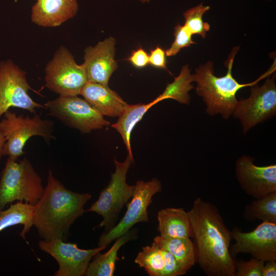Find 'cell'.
<instances>
[{"label": "cell", "mask_w": 276, "mask_h": 276, "mask_svg": "<svg viewBox=\"0 0 276 276\" xmlns=\"http://www.w3.org/2000/svg\"><path fill=\"white\" fill-rule=\"evenodd\" d=\"M254 158L243 155L237 159L236 176L241 189L255 199L276 192V165L258 166Z\"/></svg>", "instance_id": "cell-14"}, {"label": "cell", "mask_w": 276, "mask_h": 276, "mask_svg": "<svg viewBox=\"0 0 276 276\" xmlns=\"http://www.w3.org/2000/svg\"><path fill=\"white\" fill-rule=\"evenodd\" d=\"M45 73V86L59 96H78L88 81L84 64H78L64 47L55 52Z\"/></svg>", "instance_id": "cell-7"}, {"label": "cell", "mask_w": 276, "mask_h": 276, "mask_svg": "<svg viewBox=\"0 0 276 276\" xmlns=\"http://www.w3.org/2000/svg\"><path fill=\"white\" fill-rule=\"evenodd\" d=\"M127 60L136 68H144L149 64V55L142 48H139L132 52Z\"/></svg>", "instance_id": "cell-31"}, {"label": "cell", "mask_w": 276, "mask_h": 276, "mask_svg": "<svg viewBox=\"0 0 276 276\" xmlns=\"http://www.w3.org/2000/svg\"><path fill=\"white\" fill-rule=\"evenodd\" d=\"M137 235L136 228L129 231L116 239L114 244L105 253H98L96 258L89 263L85 274L87 276H112L114 274L116 262L118 259V252L126 243L135 239Z\"/></svg>", "instance_id": "cell-19"}, {"label": "cell", "mask_w": 276, "mask_h": 276, "mask_svg": "<svg viewBox=\"0 0 276 276\" xmlns=\"http://www.w3.org/2000/svg\"><path fill=\"white\" fill-rule=\"evenodd\" d=\"M150 276H162L165 259L162 248L153 243L142 247L134 260Z\"/></svg>", "instance_id": "cell-25"}, {"label": "cell", "mask_w": 276, "mask_h": 276, "mask_svg": "<svg viewBox=\"0 0 276 276\" xmlns=\"http://www.w3.org/2000/svg\"><path fill=\"white\" fill-rule=\"evenodd\" d=\"M44 191L41 179L29 160L8 158L0 178V211L9 203L23 201L35 205Z\"/></svg>", "instance_id": "cell-4"}, {"label": "cell", "mask_w": 276, "mask_h": 276, "mask_svg": "<svg viewBox=\"0 0 276 276\" xmlns=\"http://www.w3.org/2000/svg\"><path fill=\"white\" fill-rule=\"evenodd\" d=\"M78 10L77 0H37L32 8L31 21L43 27L60 26Z\"/></svg>", "instance_id": "cell-16"}, {"label": "cell", "mask_w": 276, "mask_h": 276, "mask_svg": "<svg viewBox=\"0 0 276 276\" xmlns=\"http://www.w3.org/2000/svg\"><path fill=\"white\" fill-rule=\"evenodd\" d=\"M152 243L169 251L186 272L197 262L195 246L189 238H166L157 236Z\"/></svg>", "instance_id": "cell-20"}, {"label": "cell", "mask_w": 276, "mask_h": 276, "mask_svg": "<svg viewBox=\"0 0 276 276\" xmlns=\"http://www.w3.org/2000/svg\"><path fill=\"white\" fill-rule=\"evenodd\" d=\"M157 103L155 99L148 104H128L117 122L111 125L121 135L128 151V156L132 159L133 157L130 143L131 132L148 109Z\"/></svg>", "instance_id": "cell-21"}, {"label": "cell", "mask_w": 276, "mask_h": 276, "mask_svg": "<svg viewBox=\"0 0 276 276\" xmlns=\"http://www.w3.org/2000/svg\"><path fill=\"white\" fill-rule=\"evenodd\" d=\"M115 171L111 174L108 185L100 192L98 199L85 212H95L101 215L103 219L99 226H104L105 233L111 229L124 205L131 198L135 185L126 182L127 172L134 163L128 155L123 162L114 159Z\"/></svg>", "instance_id": "cell-5"}, {"label": "cell", "mask_w": 276, "mask_h": 276, "mask_svg": "<svg viewBox=\"0 0 276 276\" xmlns=\"http://www.w3.org/2000/svg\"><path fill=\"white\" fill-rule=\"evenodd\" d=\"M210 7L204 6L203 3L188 9L183 13L185 19V26L192 35L198 34L204 39L206 34L210 30V25L202 20V16Z\"/></svg>", "instance_id": "cell-26"}, {"label": "cell", "mask_w": 276, "mask_h": 276, "mask_svg": "<svg viewBox=\"0 0 276 276\" xmlns=\"http://www.w3.org/2000/svg\"><path fill=\"white\" fill-rule=\"evenodd\" d=\"M193 232L197 262L208 276H236L229 252L232 236L217 208L197 197L188 212Z\"/></svg>", "instance_id": "cell-1"}, {"label": "cell", "mask_w": 276, "mask_h": 276, "mask_svg": "<svg viewBox=\"0 0 276 276\" xmlns=\"http://www.w3.org/2000/svg\"><path fill=\"white\" fill-rule=\"evenodd\" d=\"M188 64L183 66L179 75L175 77L174 81L167 84L164 92L155 99L158 102L167 99H172L178 102L188 105L190 97L188 92L194 87L192 75Z\"/></svg>", "instance_id": "cell-23"}, {"label": "cell", "mask_w": 276, "mask_h": 276, "mask_svg": "<svg viewBox=\"0 0 276 276\" xmlns=\"http://www.w3.org/2000/svg\"><path fill=\"white\" fill-rule=\"evenodd\" d=\"M35 205L22 201H17L6 210L0 211V232L13 225H23L20 237L26 239L25 235L34 223Z\"/></svg>", "instance_id": "cell-22"}, {"label": "cell", "mask_w": 276, "mask_h": 276, "mask_svg": "<svg viewBox=\"0 0 276 276\" xmlns=\"http://www.w3.org/2000/svg\"><path fill=\"white\" fill-rule=\"evenodd\" d=\"M243 215L249 221L276 223V192L252 200L245 206Z\"/></svg>", "instance_id": "cell-24"}, {"label": "cell", "mask_w": 276, "mask_h": 276, "mask_svg": "<svg viewBox=\"0 0 276 276\" xmlns=\"http://www.w3.org/2000/svg\"><path fill=\"white\" fill-rule=\"evenodd\" d=\"M80 95L103 116L119 117L128 104L108 85L87 81Z\"/></svg>", "instance_id": "cell-17"}, {"label": "cell", "mask_w": 276, "mask_h": 276, "mask_svg": "<svg viewBox=\"0 0 276 276\" xmlns=\"http://www.w3.org/2000/svg\"><path fill=\"white\" fill-rule=\"evenodd\" d=\"M39 248L52 256L57 262L58 270L55 276H82L86 274L93 257L104 249L105 246L83 249L76 243L65 242L60 239L41 240Z\"/></svg>", "instance_id": "cell-12"}, {"label": "cell", "mask_w": 276, "mask_h": 276, "mask_svg": "<svg viewBox=\"0 0 276 276\" xmlns=\"http://www.w3.org/2000/svg\"><path fill=\"white\" fill-rule=\"evenodd\" d=\"M157 230L166 238H193L189 215L183 208H165L157 213Z\"/></svg>", "instance_id": "cell-18"}, {"label": "cell", "mask_w": 276, "mask_h": 276, "mask_svg": "<svg viewBox=\"0 0 276 276\" xmlns=\"http://www.w3.org/2000/svg\"><path fill=\"white\" fill-rule=\"evenodd\" d=\"M6 139L5 138V136L3 133L0 131V159H1L2 157L3 156V149L4 145L5 143Z\"/></svg>", "instance_id": "cell-33"}, {"label": "cell", "mask_w": 276, "mask_h": 276, "mask_svg": "<svg viewBox=\"0 0 276 276\" xmlns=\"http://www.w3.org/2000/svg\"><path fill=\"white\" fill-rule=\"evenodd\" d=\"M115 39L109 37L85 49L83 64L88 81L108 85L118 66L115 60Z\"/></svg>", "instance_id": "cell-15"}, {"label": "cell", "mask_w": 276, "mask_h": 276, "mask_svg": "<svg viewBox=\"0 0 276 276\" xmlns=\"http://www.w3.org/2000/svg\"><path fill=\"white\" fill-rule=\"evenodd\" d=\"M0 122V131L6 139L3 155L17 160L25 152L24 147L27 141L33 136H40L46 141L54 139L52 135L53 123L42 120L40 116L35 114L30 118L27 116H17L9 110L4 114Z\"/></svg>", "instance_id": "cell-6"}, {"label": "cell", "mask_w": 276, "mask_h": 276, "mask_svg": "<svg viewBox=\"0 0 276 276\" xmlns=\"http://www.w3.org/2000/svg\"><path fill=\"white\" fill-rule=\"evenodd\" d=\"M91 197L88 193L67 189L49 171L47 185L34 209L33 225L40 236L45 240L66 241L70 227L85 213L84 206Z\"/></svg>", "instance_id": "cell-2"}, {"label": "cell", "mask_w": 276, "mask_h": 276, "mask_svg": "<svg viewBox=\"0 0 276 276\" xmlns=\"http://www.w3.org/2000/svg\"><path fill=\"white\" fill-rule=\"evenodd\" d=\"M264 263L254 257L248 261L235 260L236 276H262Z\"/></svg>", "instance_id": "cell-28"}, {"label": "cell", "mask_w": 276, "mask_h": 276, "mask_svg": "<svg viewBox=\"0 0 276 276\" xmlns=\"http://www.w3.org/2000/svg\"><path fill=\"white\" fill-rule=\"evenodd\" d=\"M276 275V261H268L265 262L262 271V276Z\"/></svg>", "instance_id": "cell-32"}, {"label": "cell", "mask_w": 276, "mask_h": 276, "mask_svg": "<svg viewBox=\"0 0 276 276\" xmlns=\"http://www.w3.org/2000/svg\"><path fill=\"white\" fill-rule=\"evenodd\" d=\"M141 2H142L143 3H149L150 2V0H139Z\"/></svg>", "instance_id": "cell-34"}, {"label": "cell", "mask_w": 276, "mask_h": 276, "mask_svg": "<svg viewBox=\"0 0 276 276\" xmlns=\"http://www.w3.org/2000/svg\"><path fill=\"white\" fill-rule=\"evenodd\" d=\"M275 74L268 76L264 84L251 86L250 96L238 101L232 115L238 119L245 134L259 123L274 117L276 113Z\"/></svg>", "instance_id": "cell-9"}, {"label": "cell", "mask_w": 276, "mask_h": 276, "mask_svg": "<svg viewBox=\"0 0 276 276\" xmlns=\"http://www.w3.org/2000/svg\"><path fill=\"white\" fill-rule=\"evenodd\" d=\"M166 56L165 51L157 46L150 52L149 55V64L155 68L167 70Z\"/></svg>", "instance_id": "cell-30"}, {"label": "cell", "mask_w": 276, "mask_h": 276, "mask_svg": "<svg viewBox=\"0 0 276 276\" xmlns=\"http://www.w3.org/2000/svg\"><path fill=\"white\" fill-rule=\"evenodd\" d=\"M43 106L49 115L84 133L110 124L101 113L86 100L77 96H59Z\"/></svg>", "instance_id": "cell-8"}, {"label": "cell", "mask_w": 276, "mask_h": 276, "mask_svg": "<svg viewBox=\"0 0 276 276\" xmlns=\"http://www.w3.org/2000/svg\"><path fill=\"white\" fill-rule=\"evenodd\" d=\"M192 35L185 25L178 24L174 28V41L170 47L165 51L166 56L168 57L174 56L181 49L196 43L192 39Z\"/></svg>", "instance_id": "cell-27"}, {"label": "cell", "mask_w": 276, "mask_h": 276, "mask_svg": "<svg viewBox=\"0 0 276 276\" xmlns=\"http://www.w3.org/2000/svg\"><path fill=\"white\" fill-rule=\"evenodd\" d=\"M239 49V47H234L225 62L227 67L226 75L221 77L215 76L213 63L210 61L196 68L195 73L192 75L193 82L197 84L196 93L202 97L206 106V112L209 115L220 114L224 119H228L232 115L238 101L236 97L237 91L244 87L257 84L261 79L274 72L275 68L273 67L254 82L246 84L238 83L232 75V67Z\"/></svg>", "instance_id": "cell-3"}, {"label": "cell", "mask_w": 276, "mask_h": 276, "mask_svg": "<svg viewBox=\"0 0 276 276\" xmlns=\"http://www.w3.org/2000/svg\"><path fill=\"white\" fill-rule=\"evenodd\" d=\"M162 191L160 181L155 178L146 182L136 181L131 199L127 205V211L117 225L100 237L98 246L107 247L111 242L123 235L136 223L148 222L147 209L152 202V197Z\"/></svg>", "instance_id": "cell-10"}, {"label": "cell", "mask_w": 276, "mask_h": 276, "mask_svg": "<svg viewBox=\"0 0 276 276\" xmlns=\"http://www.w3.org/2000/svg\"><path fill=\"white\" fill-rule=\"evenodd\" d=\"M26 72L11 59L0 62V118L10 107H17L36 112L44 108L29 95L31 89L26 79Z\"/></svg>", "instance_id": "cell-11"}, {"label": "cell", "mask_w": 276, "mask_h": 276, "mask_svg": "<svg viewBox=\"0 0 276 276\" xmlns=\"http://www.w3.org/2000/svg\"><path fill=\"white\" fill-rule=\"evenodd\" d=\"M231 234L235 240L229 247L232 257L244 253L265 262L276 261V223L262 222L254 230L247 233L234 227Z\"/></svg>", "instance_id": "cell-13"}, {"label": "cell", "mask_w": 276, "mask_h": 276, "mask_svg": "<svg viewBox=\"0 0 276 276\" xmlns=\"http://www.w3.org/2000/svg\"><path fill=\"white\" fill-rule=\"evenodd\" d=\"M162 249L165 259L162 276H178L187 272L169 251L163 248Z\"/></svg>", "instance_id": "cell-29"}]
</instances>
